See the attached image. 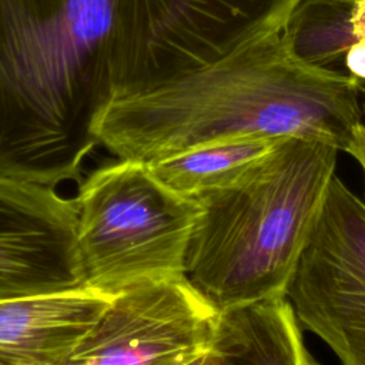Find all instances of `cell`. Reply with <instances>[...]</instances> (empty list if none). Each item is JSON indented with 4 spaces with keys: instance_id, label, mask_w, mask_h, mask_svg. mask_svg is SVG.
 <instances>
[{
    "instance_id": "6da1fadb",
    "label": "cell",
    "mask_w": 365,
    "mask_h": 365,
    "mask_svg": "<svg viewBox=\"0 0 365 365\" xmlns=\"http://www.w3.org/2000/svg\"><path fill=\"white\" fill-rule=\"evenodd\" d=\"M279 31L178 81L114 100L98 127L100 144L144 164L237 138L307 137L344 151L362 123L361 84L294 60Z\"/></svg>"
},
{
    "instance_id": "7a4b0ae2",
    "label": "cell",
    "mask_w": 365,
    "mask_h": 365,
    "mask_svg": "<svg viewBox=\"0 0 365 365\" xmlns=\"http://www.w3.org/2000/svg\"><path fill=\"white\" fill-rule=\"evenodd\" d=\"M117 0H0V175L77 178L115 100Z\"/></svg>"
},
{
    "instance_id": "3957f363",
    "label": "cell",
    "mask_w": 365,
    "mask_h": 365,
    "mask_svg": "<svg viewBox=\"0 0 365 365\" xmlns=\"http://www.w3.org/2000/svg\"><path fill=\"white\" fill-rule=\"evenodd\" d=\"M338 151L324 140L287 137L230 184L194 197L185 275L218 311L285 298Z\"/></svg>"
},
{
    "instance_id": "277c9868",
    "label": "cell",
    "mask_w": 365,
    "mask_h": 365,
    "mask_svg": "<svg viewBox=\"0 0 365 365\" xmlns=\"http://www.w3.org/2000/svg\"><path fill=\"white\" fill-rule=\"evenodd\" d=\"M74 205L84 287L115 295L138 281L185 275L197 201L147 164L118 158L94 170Z\"/></svg>"
},
{
    "instance_id": "5b68a950",
    "label": "cell",
    "mask_w": 365,
    "mask_h": 365,
    "mask_svg": "<svg viewBox=\"0 0 365 365\" xmlns=\"http://www.w3.org/2000/svg\"><path fill=\"white\" fill-rule=\"evenodd\" d=\"M301 0H117L115 100L153 91L282 29Z\"/></svg>"
},
{
    "instance_id": "8992f818",
    "label": "cell",
    "mask_w": 365,
    "mask_h": 365,
    "mask_svg": "<svg viewBox=\"0 0 365 365\" xmlns=\"http://www.w3.org/2000/svg\"><path fill=\"white\" fill-rule=\"evenodd\" d=\"M285 298L339 365H365V201L336 175Z\"/></svg>"
},
{
    "instance_id": "52a82bcc",
    "label": "cell",
    "mask_w": 365,
    "mask_h": 365,
    "mask_svg": "<svg viewBox=\"0 0 365 365\" xmlns=\"http://www.w3.org/2000/svg\"><path fill=\"white\" fill-rule=\"evenodd\" d=\"M220 314L187 275L138 281L111 298L67 365H184L212 345Z\"/></svg>"
},
{
    "instance_id": "ba28073f",
    "label": "cell",
    "mask_w": 365,
    "mask_h": 365,
    "mask_svg": "<svg viewBox=\"0 0 365 365\" xmlns=\"http://www.w3.org/2000/svg\"><path fill=\"white\" fill-rule=\"evenodd\" d=\"M74 200L0 175V299L84 287Z\"/></svg>"
},
{
    "instance_id": "9c48e42d",
    "label": "cell",
    "mask_w": 365,
    "mask_h": 365,
    "mask_svg": "<svg viewBox=\"0 0 365 365\" xmlns=\"http://www.w3.org/2000/svg\"><path fill=\"white\" fill-rule=\"evenodd\" d=\"M113 297L80 287L0 299V365H67Z\"/></svg>"
},
{
    "instance_id": "30bf717a",
    "label": "cell",
    "mask_w": 365,
    "mask_h": 365,
    "mask_svg": "<svg viewBox=\"0 0 365 365\" xmlns=\"http://www.w3.org/2000/svg\"><path fill=\"white\" fill-rule=\"evenodd\" d=\"M214 365H318L287 298L221 311Z\"/></svg>"
},
{
    "instance_id": "8fae6325",
    "label": "cell",
    "mask_w": 365,
    "mask_h": 365,
    "mask_svg": "<svg viewBox=\"0 0 365 365\" xmlns=\"http://www.w3.org/2000/svg\"><path fill=\"white\" fill-rule=\"evenodd\" d=\"M284 138H237L198 145L147 164L180 195L194 198L230 184Z\"/></svg>"
},
{
    "instance_id": "7c38bea8",
    "label": "cell",
    "mask_w": 365,
    "mask_h": 365,
    "mask_svg": "<svg viewBox=\"0 0 365 365\" xmlns=\"http://www.w3.org/2000/svg\"><path fill=\"white\" fill-rule=\"evenodd\" d=\"M355 6L356 0H301L279 31L288 54L305 66L342 73L356 41Z\"/></svg>"
},
{
    "instance_id": "4fadbf2b",
    "label": "cell",
    "mask_w": 365,
    "mask_h": 365,
    "mask_svg": "<svg viewBox=\"0 0 365 365\" xmlns=\"http://www.w3.org/2000/svg\"><path fill=\"white\" fill-rule=\"evenodd\" d=\"M346 74L356 80L361 87L365 86V37L358 38L346 53L345 57Z\"/></svg>"
},
{
    "instance_id": "5bb4252c",
    "label": "cell",
    "mask_w": 365,
    "mask_h": 365,
    "mask_svg": "<svg viewBox=\"0 0 365 365\" xmlns=\"http://www.w3.org/2000/svg\"><path fill=\"white\" fill-rule=\"evenodd\" d=\"M344 151L358 161L365 175V124L364 123L358 124L354 128L351 138Z\"/></svg>"
},
{
    "instance_id": "9a60e30c",
    "label": "cell",
    "mask_w": 365,
    "mask_h": 365,
    "mask_svg": "<svg viewBox=\"0 0 365 365\" xmlns=\"http://www.w3.org/2000/svg\"><path fill=\"white\" fill-rule=\"evenodd\" d=\"M214 361H215V352H214V348L211 345L205 352L200 354L198 356H195L194 359L188 361L184 365H214Z\"/></svg>"
}]
</instances>
